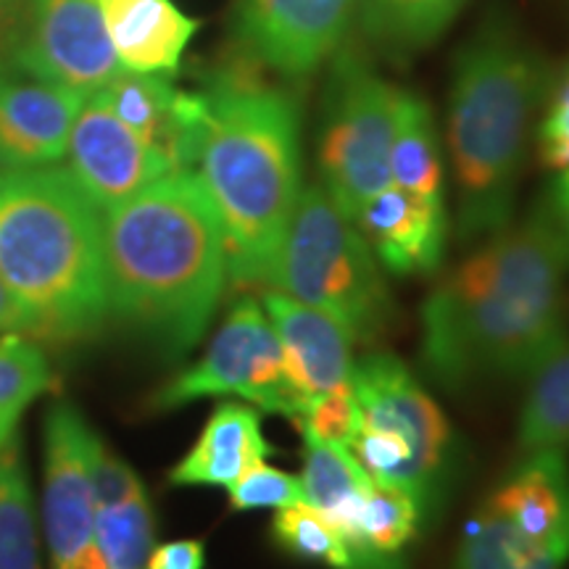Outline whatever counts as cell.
<instances>
[{
    "mask_svg": "<svg viewBox=\"0 0 569 569\" xmlns=\"http://www.w3.org/2000/svg\"><path fill=\"white\" fill-rule=\"evenodd\" d=\"M117 61L134 74H174L201 21L174 0H101Z\"/></svg>",
    "mask_w": 569,
    "mask_h": 569,
    "instance_id": "18",
    "label": "cell"
},
{
    "mask_svg": "<svg viewBox=\"0 0 569 569\" xmlns=\"http://www.w3.org/2000/svg\"><path fill=\"white\" fill-rule=\"evenodd\" d=\"M469 0H356L353 24L375 51L390 59H409L443 32Z\"/></svg>",
    "mask_w": 569,
    "mask_h": 569,
    "instance_id": "21",
    "label": "cell"
},
{
    "mask_svg": "<svg viewBox=\"0 0 569 569\" xmlns=\"http://www.w3.org/2000/svg\"><path fill=\"white\" fill-rule=\"evenodd\" d=\"M92 540L109 569H146L156 549V522L146 493L96 509Z\"/></svg>",
    "mask_w": 569,
    "mask_h": 569,
    "instance_id": "27",
    "label": "cell"
},
{
    "mask_svg": "<svg viewBox=\"0 0 569 569\" xmlns=\"http://www.w3.org/2000/svg\"><path fill=\"white\" fill-rule=\"evenodd\" d=\"M569 230L549 203L480 246L427 296L422 361L440 386L530 380L567 346Z\"/></svg>",
    "mask_w": 569,
    "mask_h": 569,
    "instance_id": "1",
    "label": "cell"
},
{
    "mask_svg": "<svg viewBox=\"0 0 569 569\" xmlns=\"http://www.w3.org/2000/svg\"><path fill=\"white\" fill-rule=\"evenodd\" d=\"M330 61L319 124V184L353 222L361 206L390 184L398 90L351 48H338Z\"/></svg>",
    "mask_w": 569,
    "mask_h": 569,
    "instance_id": "7",
    "label": "cell"
},
{
    "mask_svg": "<svg viewBox=\"0 0 569 569\" xmlns=\"http://www.w3.org/2000/svg\"><path fill=\"white\" fill-rule=\"evenodd\" d=\"M486 503L532 540L569 549L567 453L540 451L525 457Z\"/></svg>",
    "mask_w": 569,
    "mask_h": 569,
    "instance_id": "20",
    "label": "cell"
},
{
    "mask_svg": "<svg viewBox=\"0 0 569 569\" xmlns=\"http://www.w3.org/2000/svg\"><path fill=\"white\" fill-rule=\"evenodd\" d=\"M51 386V367L34 343L17 332L0 338V446L17 436L24 409Z\"/></svg>",
    "mask_w": 569,
    "mask_h": 569,
    "instance_id": "28",
    "label": "cell"
},
{
    "mask_svg": "<svg viewBox=\"0 0 569 569\" xmlns=\"http://www.w3.org/2000/svg\"><path fill=\"white\" fill-rule=\"evenodd\" d=\"M109 317L180 359L203 338L227 284L219 213L196 169H177L103 211Z\"/></svg>",
    "mask_w": 569,
    "mask_h": 569,
    "instance_id": "2",
    "label": "cell"
},
{
    "mask_svg": "<svg viewBox=\"0 0 569 569\" xmlns=\"http://www.w3.org/2000/svg\"><path fill=\"white\" fill-rule=\"evenodd\" d=\"M272 288L336 315L356 343L380 338L393 315L372 248L322 184L301 190Z\"/></svg>",
    "mask_w": 569,
    "mask_h": 569,
    "instance_id": "6",
    "label": "cell"
},
{
    "mask_svg": "<svg viewBox=\"0 0 569 569\" xmlns=\"http://www.w3.org/2000/svg\"><path fill=\"white\" fill-rule=\"evenodd\" d=\"M21 9L24 0H0V59H6L17 42Z\"/></svg>",
    "mask_w": 569,
    "mask_h": 569,
    "instance_id": "36",
    "label": "cell"
},
{
    "mask_svg": "<svg viewBox=\"0 0 569 569\" xmlns=\"http://www.w3.org/2000/svg\"><path fill=\"white\" fill-rule=\"evenodd\" d=\"M269 453L272 446L261 430L259 409L246 401H224L206 419L196 446L172 467L169 482L230 488Z\"/></svg>",
    "mask_w": 569,
    "mask_h": 569,
    "instance_id": "19",
    "label": "cell"
},
{
    "mask_svg": "<svg viewBox=\"0 0 569 569\" xmlns=\"http://www.w3.org/2000/svg\"><path fill=\"white\" fill-rule=\"evenodd\" d=\"M230 490V507L238 511L251 509H284L290 503L306 501L303 482L284 469L269 467L264 461L248 469Z\"/></svg>",
    "mask_w": 569,
    "mask_h": 569,
    "instance_id": "31",
    "label": "cell"
},
{
    "mask_svg": "<svg viewBox=\"0 0 569 569\" xmlns=\"http://www.w3.org/2000/svg\"><path fill=\"white\" fill-rule=\"evenodd\" d=\"M0 569H40L38 525L17 436L0 446Z\"/></svg>",
    "mask_w": 569,
    "mask_h": 569,
    "instance_id": "25",
    "label": "cell"
},
{
    "mask_svg": "<svg viewBox=\"0 0 569 569\" xmlns=\"http://www.w3.org/2000/svg\"><path fill=\"white\" fill-rule=\"evenodd\" d=\"M0 61L80 96H92L122 71L106 34L101 0H24L17 42Z\"/></svg>",
    "mask_w": 569,
    "mask_h": 569,
    "instance_id": "9",
    "label": "cell"
},
{
    "mask_svg": "<svg viewBox=\"0 0 569 569\" xmlns=\"http://www.w3.org/2000/svg\"><path fill=\"white\" fill-rule=\"evenodd\" d=\"M390 184L427 201H443V159L436 119L430 106L409 90H398L396 98Z\"/></svg>",
    "mask_w": 569,
    "mask_h": 569,
    "instance_id": "22",
    "label": "cell"
},
{
    "mask_svg": "<svg viewBox=\"0 0 569 569\" xmlns=\"http://www.w3.org/2000/svg\"><path fill=\"white\" fill-rule=\"evenodd\" d=\"M92 438L80 411L59 401L46 415V490L42 522L53 569H77L96 551V498H92Z\"/></svg>",
    "mask_w": 569,
    "mask_h": 569,
    "instance_id": "11",
    "label": "cell"
},
{
    "mask_svg": "<svg viewBox=\"0 0 569 569\" xmlns=\"http://www.w3.org/2000/svg\"><path fill=\"white\" fill-rule=\"evenodd\" d=\"M211 396H234L293 422L303 415L306 398L290 382L280 340L256 298L232 306L206 353L151 398V409L172 411Z\"/></svg>",
    "mask_w": 569,
    "mask_h": 569,
    "instance_id": "8",
    "label": "cell"
},
{
    "mask_svg": "<svg viewBox=\"0 0 569 569\" xmlns=\"http://www.w3.org/2000/svg\"><path fill=\"white\" fill-rule=\"evenodd\" d=\"M203 92L209 124L196 172L222 222L227 272L240 288H272L303 190L298 103L240 67Z\"/></svg>",
    "mask_w": 569,
    "mask_h": 569,
    "instance_id": "3",
    "label": "cell"
},
{
    "mask_svg": "<svg viewBox=\"0 0 569 569\" xmlns=\"http://www.w3.org/2000/svg\"><path fill=\"white\" fill-rule=\"evenodd\" d=\"M84 98L0 61V169L48 167L63 159Z\"/></svg>",
    "mask_w": 569,
    "mask_h": 569,
    "instance_id": "14",
    "label": "cell"
},
{
    "mask_svg": "<svg viewBox=\"0 0 569 569\" xmlns=\"http://www.w3.org/2000/svg\"><path fill=\"white\" fill-rule=\"evenodd\" d=\"M98 96L132 132L167 156L174 169H196L209 124V98L203 90L184 92L167 74L122 69Z\"/></svg>",
    "mask_w": 569,
    "mask_h": 569,
    "instance_id": "15",
    "label": "cell"
},
{
    "mask_svg": "<svg viewBox=\"0 0 569 569\" xmlns=\"http://www.w3.org/2000/svg\"><path fill=\"white\" fill-rule=\"evenodd\" d=\"M356 0H234L232 38L246 63L306 77L343 46Z\"/></svg>",
    "mask_w": 569,
    "mask_h": 569,
    "instance_id": "10",
    "label": "cell"
},
{
    "mask_svg": "<svg viewBox=\"0 0 569 569\" xmlns=\"http://www.w3.org/2000/svg\"><path fill=\"white\" fill-rule=\"evenodd\" d=\"M0 280L32 338L69 343L109 319L103 213L69 169H0Z\"/></svg>",
    "mask_w": 569,
    "mask_h": 569,
    "instance_id": "5",
    "label": "cell"
},
{
    "mask_svg": "<svg viewBox=\"0 0 569 569\" xmlns=\"http://www.w3.org/2000/svg\"><path fill=\"white\" fill-rule=\"evenodd\" d=\"M272 538L277 546H282L298 559L319 561V565L332 569H351V551H348L343 536L309 501L277 509L272 519Z\"/></svg>",
    "mask_w": 569,
    "mask_h": 569,
    "instance_id": "29",
    "label": "cell"
},
{
    "mask_svg": "<svg viewBox=\"0 0 569 569\" xmlns=\"http://www.w3.org/2000/svg\"><path fill=\"white\" fill-rule=\"evenodd\" d=\"M353 224L365 234L377 264L393 274H427L443 259L448 230L443 201H427L388 184L361 206Z\"/></svg>",
    "mask_w": 569,
    "mask_h": 569,
    "instance_id": "17",
    "label": "cell"
},
{
    "mask_svg": "<svg viewBox=\"0 0 569 569\" xmlns=\"http://www.w3.org/2000/svg\"><path fill=\"white\" fill-rule=\"evenodd\" d=\"M543 109L536 134L540 161L559 174L569 169V69L551 84Z\"/></svg>",
    "mask_w": 569,
    "mask_h": 569,
    "instance_id": "32",
    "label": "cell"
},
{
    "mask_svg": "<svg viewBox=\"0 0 569 569\" xmlns=\"http://www.w3.org/2000/svg\"><path fill=\"white\" fill-rule=\"evenodd\" d=\"M203 540H172V543L156 546L146 561V569H203Z\"/></svg>",
    "mask_w": 569,
    "mask_h": 569,
    "instance_id": "34",
    "label": "cell"
},
{
    "mask_svg": "<svg viewBox=\"0 0 569 569\" xmlns=\"http://www.w3.org/2000/svg\"><path fill=\"white\" fill-rule=\"evenodd\" d=\"M359 401H356L351 382L330 390V393L311 398L306 403L303 415L298 417V430L303 432L306 443L351 446L356 432H359Z\"/></svg>",
    "mask_w": 569,
    "mask_h": 569,
    "instance_id": "30",
    "label": "cell"
},
{
    "mask_svg": "<svg viewBox=\"0 0 569 569\" xmlns=\"http://www.w3.org/2000/svg\"><path fill=\"white\" fill-rule=\"evenodd\" d=\"M351 386L361 425L398 432L415 448L419 465L438 488L451 459V425L415 375L396 356L372 353L353 365Z\"/></svg>",
    "mask_w": 569,
    "mask_h": 569,
    "instance_id": "13",
    "label": "cell"
},
{
    "mask_svg": "<svg viewBox=\"0 0 569 569\" xmlns=\"http://www.w3.org/2000/svg\"><path fill=\"white\" fill-rule=\"evenodd\" d=\"M532 388L519 417L522 457L540 451H569V340L543 369L530 377Z\"/></svg>",
    "mask_w": 569,
    "mask_h": 569,
    "instance_id": "26",
    "label": "cell"
},
{
    "mask_svg": "<svg viewBox=\"0 0 569 569\" xmlns=\"http://www.w3.org/2000/svg\"><path fill=\"white\" fill-rule=\"evenodd\" d=\"M567 559L565 546L532 540L486 503L465 532L457 569H559Z\"/></svg>",
    "mask_w": 569,
    "mask_h": 569,
    "instance_id": "24",
    "label": "cell"
},
{
    "mask_svg": "<svg viewBox=\"0 0 569 569\" xmlns=\"http://www.w3.org/2000/svg\"><path fill=\"white\" fill-rule=\"evenodd\" d=\"M303 493L311 507L330 519L332 528L343 536L346 546L359 525L361 507L372 488V480L361 469L348 446L306 443L303 451Z\"/></svg>",
    "mask_w": 569,
    "mask_h": 569,
    "instance_id": "23",
    "label": "cell"
},
{
    "mask_svg": "<svg viewBox=\"0 0 569 569\" xmlns=\"http://www.w3.org/2000/svg\"><path fill=\"white\" fill-rule=\"evenodd\" d=\"M546 203L551 206L553 213L565 222V227L569 230V169L565 172L557 174V182H553L549 198H546Z\"/></svg>",
    "mask_w": 569,
    "mask_h": 569,
    "instance_id": "37",
    "label": "cell"
},
{
    "mask_svg": "<svg viewBox=\"0 0 569 569\" xmlns=\"http://www.w3.org/2000/svg\"><path fill=\"white\" fill-rule=\"evenodd\" d=\"M90 478H92V498H96V509L113 507L122 503L127 498L146 493L138 475L103 443L101 438H92V453H90Z\"/></svg>",
    "mask_w": 569,
    "mask_h": 569,
    "instance_id": "33",
    "label": "cell"
},
{
    "mask_svg": "<svg viewBox=\"0 0 569 569\" xmlns=\"http://www.w3.org/2000/svg\"><path fill=\"white\" fill-rule=\"evenodd\" d=\"M549 90V67L511 19L498 13L482 19L461 46L448 90V153L461 243L488 240L511 224Z\"/></svg>",
    "mask_w": 569,
    "mask_h": 569,
    "instance_id": "4",
    "label": "cell"
},
{
    "mask_svg": "<svg viewBox=\"0 0 569 569\" xmlns=\"http://www.w3.org/2000/svg\"><path fill=\"white\" fill-rule=\"evenodd\" d=\"M261 303L282 346L290 382L306 403L351 382L356 340L336 315L274 288Z\"/></svg>",
    "mask_w": 569,
    "mask_h": 569,
    "instance_id": "16",
    "label": "cell"
},
{
    "mask_svg": "<svg viewBox=\"0 0 569 569\" xmlns=\"http://www.w3.org/2000/svg\"><path fill=\"white\" fill-rule=\"evenodd\" d=\"M0 332H17V336H32V319L27 317L24 306L11 293V288L0 280Z\"/></svg>",
    "mask_w": 569,
    "mask_h": 569,
    "instance_id": "35",
    "label": "cell"
},
{
    "mask_svg": "<svg viewBox=\"0 0 569 569\" xmlns=\"http://www.w3.org/2000/svg\"><path fill=\"white\" fill-rule=\"evenodd\" d=\"M63 156H69V174L101 213L177 172L167 156L132 132L98 92L84 98Z\"/></svg>",
    "mask_w": 569,
    "mask_h": 569,
    "instance_id": "12",
    "label": "cell"
}]
</instances>
